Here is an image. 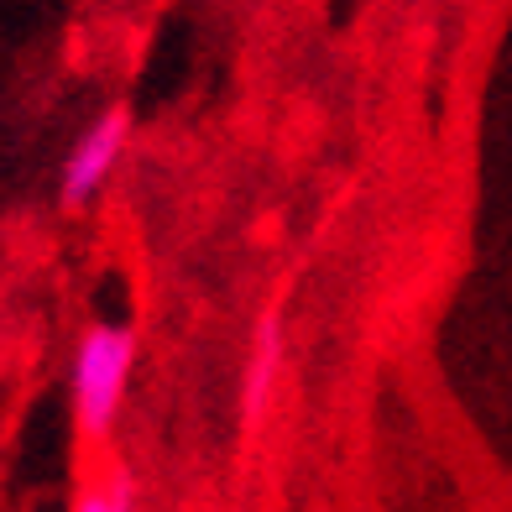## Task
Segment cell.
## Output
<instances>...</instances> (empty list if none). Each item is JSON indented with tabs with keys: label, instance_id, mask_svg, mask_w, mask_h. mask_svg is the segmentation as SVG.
Masks as SVG:
<instances>
[{
	"label": "cell",
	"instance_id": "6da1fadb",
	"mask_svg": "<svg viewBox=\"0 0 512 512\" xmlns=\"http://www.w3.org/2000/svg\"><path fill=\"white\" fill-rule=\"evenodd\" d=\"M131 366H136L131 324H89L79 335L74 366H68V392H74V429L84 445L110 439L126 403V387H131Z\"/></svg>",
	"mask_w": 512,
	"mask_h": 512
},
{
	"label": "cell",
	"instance_id": "7a4b0ae2",
	"mask_svg": "<svg viewBox=\"0 0 512 512\" xmlns=\"http://www.w3.org/2000/svg\"><path fill=\"white\" fill-rule=\"evenodd\" d=\"M126 142H131V105H110V110H100V121H89V131L68 147L63 173H58L63 209H79L105 189L115 162L126 157Z\"/></svg>",
	"mask_w": 512,
	"mask_h": 512
},
{
	"label": "cell",
	"instance_id": "277c9868",
	"mask_svg": "<svg viewBox=\"0 0 512 512\" xmlns=\"http://www.w3.org/2000/svg\"><path fill=\"white\" fill-rule=\"evenodd\" d=\"M136 502V481L131 476H110V481H89L84 492H79V512H121Z\"/></svg>",
	"mask_w": 512,
	"mask_h": 512
},
{
	"label": "cell",
	"instance_id": "3957f363",
	"mask_svg": "<svg viewBox=\"0 0 512 512\" xmlns=\"http://www.w3.org/2000/svg\"><path fill=\"white\" fill-rule=\"evenodd\" d=\"M277 371H283V309L272 304L262 314V324H256L251 351H246V371H241V434L246 439L262 429V418L272 408Z\"/></svg>",
	"mask_w": 512,
	"mask_h": 512
}]
</instances>
